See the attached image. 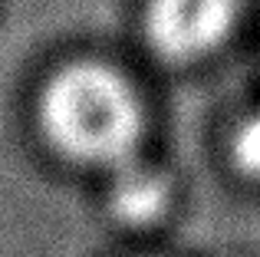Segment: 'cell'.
Here are the masks:
<instances>
[{"label": "cell", "mask_w": 260, "mask_h": 257, "mask_svg": "<svg viewBox=\"0 0 260 257\" xmlns=\"http://www.w3.org/2000/svg\"><path fill=\"white\" fill-rule=\"evenodd\" d=\"M237 20V0H152L145 37L158 56L191 63L217 50Z\"/></svg>", "instance_id": "obj_2"}, {"label": "cell", "mask_w": 260, "mask_h": 257, "mask_svg": "<svg viewBox=\"0 0 260 257\" xmlns=\"http://www.w3.org/2000/svg\"><path fill=\"white\" fill-rule=\"evenodd\" d=\"M168 201V185L158 172L145 165H122L119 178L112 188V211L122 221H132V224H145L155 214L165 211Z\"/></svg>", "instance_id": "obj_3"}, {"label": "cell", "mask_w": 260, "mask_h": 257, "mask_svg": "<svg viewBox=\"0 0 260 257\" xmlns=\"http://www.w3.org/2000/svg\"><path fill=\"white\" fill-rule=\"evenodd\" d=\"M234 162L241 172L260 178V116L247 119L234 139Z\"/></svg>", "instance_id": "obj_4"}, {"label": "cell", "mask_w": 260, "mask_h": 257, "mask_svg": "<svg viewBox=\"0 0 260 257\" xmlns=\"http://www.w3.org/2000/svg\"><path fill=\"white\" fill-rule=\"evenodd\" d=\"M40 125L63 158L122 168L139 142V103L119 73L99 63H73L40 96Z\"/></svg>", "instance_id": "obj_1"}]
</instances>
